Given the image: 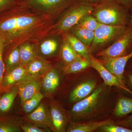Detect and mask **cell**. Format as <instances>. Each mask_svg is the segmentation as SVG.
I'll return each instance as SVG.
<instances>
[{"label": "cell", "mask_w": 132, "mask_h": 132, "mask_svg": "<svg viewBox=\"0 0 132 132\" xmlns=\"http://www.w3.org/2000/svg\"><path fill=\"white\" fill-rule=\"evenodd\" d=\"M58 45L57 41L54 39H46L41 43L40 51L43 55L49 56L53 54L57 51Z\"/></svg>", "instance_id": "26"}, {"label": "cell", "mask_w": 132, "mask_h": 132, "mask_svg": "<svg viewBox=\"0 0 132 132\" xmlns=\"http://www.w3.org/2000/svg\"><path fill=\"white\" fill-rule=\"evenodd\" d=\"M60 54L62 60L66 65L75 61L83 58L76 52L67 41L64 38Z\"/></svg>", "instance_id": "21"}, {"label": "cell", "mask_w": 132, "mask_h": 132, "mask_svg": "<svg viewBox=\"0 0 132 132\" xmlns=\"http://www.w3.org/2000/svg\"><path fill=\"white\" fill-rule=\"evenodd\" d=\"M118 124L120 126L132 130V114L123 120L118 121Z\"/></svg>", "instance_id": "33"}, {"label": "cell", "mask_w": 132, "mask_h": 132, "mask_svg": "<svg viewBox=\"0 0 132 132\" xmlns=\"http://www.w3.org/2000/svg\"><path fill=\"white\" fill-rule=\"evenodd\" d=\"M19 47L21 66L25 67L28 62L38 56V49L36 43L26 42Z\"/></svg>", "instance_id": "17"}, {"label": "cell", "mask_w": 132, "mask_h": 132, "mask_svg": "<svg viewBox=\"0 0 132 132\" xmlns=\"http://www.w3.org/2000/svg\"><path fill=\"white\" fill-rule=\"evenodd\" d=\"M72 29V34L89 48L94 39V31L77 27Z\"/></svg>", "instance_id": "23"}, {"label": "cell", "mask_w": 132, "mask_h": 132, "mask_svg": "<svg viewBox=\"0 0 132 132\" xmlns=\"http://www.w3.org/2000/svg\"></svg>", "instance_id": "39"}, {"label": "cell", "mask_w": 132, "mask_h": 132, "mask_svg": "<svg viewBox=\"0 0 132 132\" xmlns=\"http://www.w3.org/2000/svg\"><path fill=\"white\" fill-rule=\"evenodd\" d=\"M103 132H132L131 129L113 123L104 125L98 129Z\"/></svg>", "instance_id": "29"}, {"label": "cell", "mask_w": 132, "mask_h": 132, "mask_svg": "<svg viewBox=\"0 0 132 132\" xmlns=\"http://www.w3.org/2000/svg\"><path fill=\"white\" fill-rule=\"evenodd\" d=\"M60 84V77L56 69L52 68L42 77V87L46 93L53 94Z\"/></svg>", "instance_id": "18"}, {"label": "cell", "mask_w": 132, "mask_h": 132, "mask_svg": "<svg viewBox=\"0 0 132 132\" xmlns=\"http://www.w3.org/2000/svg\"><path fill=\"white\" fill-rule=\"evenodd\" d=\"M127 26H109L99 23L94 31L93 41L89 48L91 54L114 42L124 34Z\"/></svg>", "instance_id": "5"}, {"label": "cell", "mask_w": 132, "mask_h": 132, "mask_svg": "<svg viewBox=\"0 0 132 132\" xmlns=\"http://www.w3.org/2000/svg\"><path fill=\"white\" fill-rule=\"evenodd\" d=\"M27 119L31 123L42 127L51 128V119L49 112L44 104H40L32 112L28 114Z\"/></svg>", "instance_id": "13"}, {"label": "cell", "mask_w": 132, "mask_h": 132, "mask_svg": "<svg viewBox=\"0 0 132 132\" xmlns=\"http://www.w3.org/2000/svg\"><path fill=\"white\" fill-rule=\"evenodd\" d=\"M17 94L18 92L16 88L6 93L0 98V112L5 113L9 111Z\"/></svg>", "instance_id": "24"}, {"label": "cell", "mask_w": 132, "mask_h": 132, "mask_svg": "<svg viewBox=\"0 0 132 132\" xmlns=\"http://www.w3.org/2000/svg\"><path fill=\"white\" fill-rule=\"evenodd\" d=\"M44 96L40 92L22 104V110L25 113L29 114L35 110L39 105Z\"/></svg>", "instance_id": "25"}, {"label": "cell", "mask_w": 132, "mask_h": 132, "mask_svg": "<svg viewBox=\"0 0 132 132\" xmlns=\"http://www.w3.org/2000/svg\"><path fill=\"white\" fill-rule=\"evenodd\" d=\"M64 37L78 55L84 59H90L92 54L89 48L81 41L72 34H65Z\"/></svg>", "instance_id": "19"}, {"label": "cell", "mask_w": 132, "mask_h": 132, "mask_svg": "<svg viewBox=\"0 0 132 132\" xmlns=\"http://www.w3.org/2000/svg\"><path fill=\"white\" fill-rule=\"evenodd\" d=\"M72 0H24L20 3L53 18L71 4Z\"/></svg>", "instance_id": "6"}, {"label": "cell", "mask_w": 132, "mask_h": 132, "mask_svg": "<svg viewBox=\"0 0 132 132\" xmlns=\"http://www.w3.org/2000/svg\"><path fill=\"white\" fill-rule=\"evenodd\" d=\"M91 67L98 72L104 81L105 85L109 86H114L129 93L132 95V91L119 80L112 73L102 64L101 61L92 55L90 59Z\"/></svg>", "instance_id": "9"}, {"label": "cell", "mask_w": 132, "mask_h": 132, "mask_svg": "<svg viewBox=\"0 0 132 132\" xmlns=\"http://www.w3.org/2000/svg\"><path fill=\"white\" fill-rule=\"evenodd\" d=\"M20 127L21 130L25 132H50V130L47 129L46 128L34 124L21 125Z\"/></svg>", "instance_id": "30"}, {"label": "cell", "mask_w": 132, "mask_h": 132, "mask_svg": "<svg viewBox=\"0 0 132 132\" xmlns=\"http://www.w3.org/2000/svg\"><path fill=\"white\" fill-rule=\"evenodd\" d=\"M132 113V98L121 96L118 99L114 114L116 117L121 118Z\"/></svg>", "instance_id": "20"}, {"label": "cell", "mask_w": 132, "mask_h": 132, "mask_svg": "<svg viewBox=\"0 0 132 132\" xmlns=\"http://www.w3.org/2000/svg\"><path fill=\"white\" fill-rule=\"evenodd\" d=\"M132 45V26H127L126 32L108 47L97 53V57H118L127 54Z\"/></svg>", "instance_id": "7"}, {"label": "cell", "mask_w": 132, "mask_h": 132, "mask_svg": "<svg viewBox=\"0 0 132 132\" xmlns=\"http://www.w3.org/2000/svg\"><path fill=\"white\" fill-rule=\"evenodd\" d=\"M96 81L88 80L80 83L71 92L69 97L70 101L77 102L90 95L96 88Z\"/></svg>", "instance_id": "16"}, {"label": "cell", "mask_w": 132, "mask_h": 132, "mask_svg": "<svg viewBox=\"0 0 132 132\" xmlns=\"http://www.w3.org/2000/svg\"><path fill=\"white\" fill-rule=\"evenodd\" d=\"M127 8H132V0H114Z\"/></svg>", "instance_id": "35"}, {"label": "cell", "mask_w": 132, "mask_h": 132, "mask_svg": "<svg viewBox=\"0 0 132 132\" xmlns=\"http://www.w3.org/2000/svg\"><path fill=\"white\" fill-rule=\"evenodd\" d=\"M24 67L27 71L26 79L42 77L52 68L49 61L38 56L31 60Z\"/></svg>", "instance_id": "12"}, {"label": "cell", "mask_w": 132, "mask_h": 132, "mask_svg": "<svg viewBox=\"0 0 132 132\" xmlns=\"http://www.w3.org/2000/svg\"><path fill=\"white\" fill-rule=\"evenodd\" d=\"M79 2H86L90 3H98L101 1L102 0H78Z\"/></svg>", "instance_id": "36"}, {"label": "cell", "mask_w": 132, "mask_h": 132, "mask_svg": "<svg viewBox=\"0 0 132 132\" xmlns=\"http://www.w3.org/2000/svg\"><path fill=\"white\" fill-rule=\"evenodd\" d=\"M113 122L112 120L101 121L73 122L69 125L66 131L68 132H92L98 130L101 127Z\"/></svg>", "instance_id": "14"}, {"label": "cell", "mask_w": 132, "mask_h": 132, "mask_svg": "<svg viewBox=\"0 0 132 132\" xmlns=\"http://www.w3.org/2000/svg\"><path fill=\"white\" fill-rule=\"evenodd\" d=\"M128 24H129V25L132 26V15L130 17V19L129 20V23H128Z\"/></svg>", "instance_id": "38"}, {"label": "cell", "mask_w": 132, "mask_h": 132, "mask_svg": "<svg viewBox=\"0 0 132 132\" xmlns=\"http://www.w3.org/2000/svg\"><path fill=\"white\" fill-rule=\"evenodd\" d=\"M20 65L19 47H15L8 56L6 63V67L8 72L11 71Z\"/></svg>", "instance_id": "27"}, {"label": "cell", "mask_w": 132, "mask_h": 132, "mask_svg": "<svg viewBox=\"0 0 132 132\" xmlns=\"http://www.w3.org/2000/svg\"><path fill=\"white\" fill-rule=\"evenodd\" d=\"M27 78V71L25 67L20 65L11 71L3 77L1 88H8L17 85Z\"/></svg>", "instance_id": "15"}, {"label": "cell", "mask_w": 132, "mask_h": 132, "mask_svg": "<svg viewBox=\"0 0 132 132\" xmlns=\"http://www.w3.org/2000/svg\"><path fill=\"white\" fill-rule=\"evenodd\" d=\"M104 87L102 85L86 98L76 102L69 113L70 118L77 121L93 118L104 105Z\"/></svg>", "instance_id": "3"}, {"label": "cell", "mask_w": 132, "mask_h": 132, "mask_svg": "<svg viewBox=\"0 0 132 132\" xmlns=\"http://www.w3.org/2000/svg\"><path fill=\"white\" fill-rule=\"evenodd\" d=\"M50 116L51 121V129L54 131H66L68 127L69 114L66 112L64 109L59 104L52 103L50 106Z\"/></svg>", "instance_id": "10"}, {"label": "cell", "mask_w": 132, "mask_h": 132, "mask_svg": "<svg viewBox=\"0 0 132 132\" xmlns=\"http://www.w3.org/2000/svg\"><path fill=\"white\" fill-rule=\"evenodd\" d=\"M95 5L90 3L79 2L71 7L54 24L53 29L57 33L65 32L73 28L84 16L92 14Z\"/></svg>", "instance_id": "4"}, {"label": "cell", "mask_w": 132, "mask_h": 132, "mask_svg": "<svg viewBox=\"0 0 132 132\" xmlns=\"http://www.w3.org/2000/svg\"><path fill=\"white\" fill-rule=\"evenodd\" d=\"M14 0H0V12L12 5Z\"/></svg>", "instance_id": "34"}, {"label": "cell", "mask_w": 132, "mask_h": 132, "mask_svg": "<svg viewBox=\"0 0 132 132\" xmlns=\"http://www.w3.org/2000/svg\"><path fill=\"white\" fill-rule=\"evenodd\" d=\"M98 22L91 14L87 15L82 18L75 27L81 28L95 31L98 25Z\"/></svg>", "instance_id": "28"}, {"label": "cell", "mask_w": 132, "mask_h": 132, "mask_svg": "<svg viewBox=\"0 0 132 132\" xmlns=\"http://www.w3.org/2000/svg\"><path fill=\"white\" fill-rule=\"evenodd\" d=\"M20 128L17 125L11 123H0V132H20Z\"/></svg>", "instance_id": "32"}, {"label": "cell", "mask_w": 132, "mask_h": 132, "mask_svg": "<svg viewBox=\"0 0 132 132\" xmlns=\"http://www.w3.org/2000/svg\"><path fill=\"white\" fill-rule=\"evenodd\" d=\"M41 78L25 79L17 84L16 88L21 104L40 92L42 87Z\"/></svg>", "instance_id": "11"}, {"label": "cell", "mask_w": 132, "mask_h": 132, "mask_svg": "<svg viewBox=\"0 0 132 132\" xmlns=\"http://www.w3.org/2000/svg\"><path fill=\"white\" fill-rule=\"evenodd\" d=\"M20 5L14 31L8 44H13L14 47L26 42L38 43L53 30L54 25L53 18L50 15Z\"/></svg>", "instance_id": "1"}, {"label": "cell", "mask_w": 132, "mask_h": 132, "mask_svg": "<svg viewBox=\"0 0 132 132\" xmlns=\"http://www.w3.org/2000/svg\"><path fill=\"white\" fill-rule=\"evenodd\" d=\"M4 47V41L1 37H0V88L5 70V65L3 59V53Z\"/></svg>", "instance_id": "31"}, {"label": "cell", "mask_w": 132, "mask_h": 132, "mask_svg": "<svg viewBox=\"0 0 132 132\" xmlns=\"http://www.w3.org/2000/svg\"><path fill=\"white\" fill-rule=\"evenodd\" d=\"M128 80L130 86L132 87V72L129 73L127 75Z\"/></svg>", "instance_id": "37"}, {"label": "cell", "mask_w": 132, "mask_h": 132, "mask_svg": "<svg viewBox=\"0 0 132 132\" xmlns=\"http://www.w3.org/2000/svg\"><path fill=\"white\" fill-rule=\"evenodd\" d=\"M97 4L92 14L98 23L124 26L129 23L127 8L114 0H102Z\"/></svg>", "instance_id": "2"}, {"label": "cell", "mask_w": 132, "mask_h": 132, "mask_svg": "<svg viewBox=\"0 0 132 132\" xmlns=\"http://www.w3.org/2000/svg\"><path fill=\"white\" fill-rule=\"evenodd\" d=\"M132 58V50L127 54L118 57H102L101 61L107 69L125 84L124 72L128 62Z\"/></svg>", "instance_id": "8"}, {"label": "cell", "mask_w": 132, "mask_h": 132, "mask_svg": "<svg viewBox=\"0 0 132 132\" xmlns=\"http://www.w3.org/2000/svg\"><path fill=\"white\" fill-rule=\"evenodd\" d=\"M91 67L90 59L82 58L66 65L63 68L65 74L77 73Z\"/></svg>", "instance_id": "22"}]
</instances>
